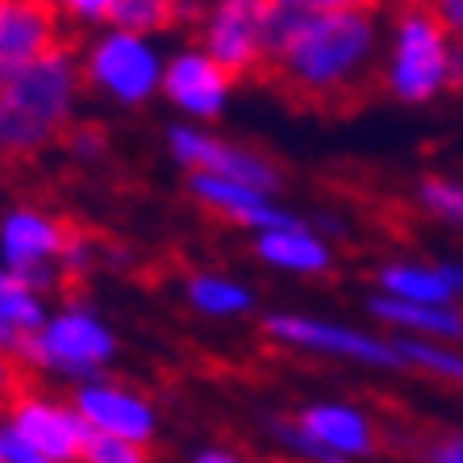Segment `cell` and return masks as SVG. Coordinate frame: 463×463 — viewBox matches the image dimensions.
I'll list each match as a JSON object with an SVG mask.
<instances>
[{
  "instance_id": "1",
  "label": "cell",
  "mask_w": 463,
  "mask_h": 463,
  "mask_svg": "<svg viewBox=\"0 0 463 463\" xmlns=\"http://www.w3.org/2000/svg\"><path fill=\"white\" fill-rule=\"evenodd\" d=\"M384 17L380 9L284 13L263 76L288 100L313 109H343L380 80Z\"/></svg>"
},
{
  "instance_id": "2",
  "label": "cell",
  "mask_w": 463,
  "mask_h": 463,
  "mask_svg": "<svg viewBox=\"0 0 463 463\" xmlns=\"http://www.w3.org/2000/svg\"><path fill=\"white\" fill-rule=\"evenodd\" d=\"M84 97L80 51L59 43L22 76L0 88V163H30L76 126Z\"/></svg>"
},
{
  "instance_id": "3",
  "label": "cell",
  "mask_w": 463,
  "mask_h": 463,
  "mask_svg": "<svg viewBox=\"0 0 463 463\" xmlns=\"http://www.w3.org/2000/svg\"><path fill=\"white\" fill-rule=\"evenodd\" d=\"M455 38L426 9L397 0L384 22V54H380V84L401 105H430L447 92Z\"/></svg>"
},
{
  "instance_id": "4",
  "label": "cell",
  "mask_w": 463,
  "mask_h": 463,
  "mask_svg": "<svg viewBox=\"0 0 463 463\" xmlns=\"http://www.w3.org/2000/svg\"><path fill=\"white\" fill-rule=\"evenodd\" d=\"M113 355H118V335L109 330V322L88 305L71 301L46 313L43 330L17 351V364L25 372H51L84 384V380H100Z\"/></svg>"
},
{
  "instance_id": "5",
  "label": "cell",
  "mask_w": 463,
  "mask_h": 463,
  "mask_svg": "<svg viewBox=\"0 0 463 463\" xmlns=\"http://www.w3.org/2000/svg\"><path fill=\"white\" fill-rule=\"evenodd\" d=\"M80 71H84V88L100 92L113 105L134 109L163 92L167 54L146 33L105 25L80 51Z\"/></svg>"
},
{
  "instance_id": "6",
  "label": "cell",
  "mask_w": 463,
  "mask_h": 463,
  "mask_svg": "<svg viewBox=\"0 0 463 463\" xmlns=\"http://www.w3.org/2000/svg\"><path fill=\"white\" fill-rule=\"evenodd\" d=\"M276 17L280 9L271 0H209L193 33L196 46L217 59L234 80L263 76L276 38Z\"/></svg>"
},
{
  "instance_id": "7",
  "label": "cell",
  "mask_w": 463,
  "mask_h": 463,
  "mask_svg": "<svg viewBox=\"0 0 463 463\" xmlns=\"http://www.w3.org/2000/svg\"><path fill=\"white\" fill-rule=\"evenodd\" d=\"M67 238H71V226L59 213L38 205H13L0 217V268L46 297L63 288L59 263H63Z\"/></svg>"
},
{
  "instance_id": "8",
  "label": "cell",
  "mask_w": 463,
  "mask_h": 463,
  "mask_svg": "<svg viewBox=\"0 0 463 463\" xmlns=\"http://www.w3.org/2000/svg\"><path fill=\"white\" fill-rule=\"evenodd\" d=\"M263 335L288 351H305V355L343 359V364L380 367V372H405L397 338H380L346 322H326V317H309V313H271L263 322Z\"/></svg>"
},
{
  "instance_id": "9",
  "label": "cell",
  "mask_w": 463,
  "mask_h": 463,
  "mask_svg": "<svg viewBox=\"0 0 463 463\" xmlns=\"http://www.w3.org/2000/svg\"><path fill=\"white\" fill-rule=\"evenodd\" d=\"M167 151L180 163L188 175H217V180H234V184H250V188H263V193H276L280 188V167L268 155L250 151V146H238V142L213 138L209 129L201 126H175L167 134Z\"/></svg>"
},
{
  "instance_id": "10",
  "label": "cell",
  "mask_w": 463,
  "mask_h": 463,
  "mask_svg": "<svg viewBox=\"0 0 463 463\" xmlns=\"http://www.w3.org/2000/svg\"><path fill=\"white\" fill-rule=\"evenodd\" d=\"M0 418L9 421L13 430H22L51 463H80V455H84L88 426L71 410V401H54L43 388L22 384L0 405Z\"/></svg>"
},
{
  "instance_id": "11",
  "label": "cell",
  "mask_w": 463,
  "mask_h": 463,
  "mask_svg": "<svg viewBox=\"0 0 463 463\" xmlns=\"http://www.w3.org/2000/svg\"><path fill=\"white\" fill-rule=\"evenodd\" d=\"M71 410L88 426V434H109V439H129L151 447L159 430V413L138 388L118 384V380H84L71 392Z\"/></svg>"
},
{
  "instance_id": "12",
  "label": "cell",
  "mask_w": 463,
  "mask_h": 463,
  "mask_svg": "<svg viewBox=\"0 0 463 463\" xmlns=\"http://www.w3.org/2000/svg\"><path fill=\"white\" fill-rule=\"evenodd\" d=\"M238 80L230 76L226 67L209 59L201 46H184V51L167 54V71H163V92L184 118L193 121H213L226 113L230 92H234Z\"/></svg>"
},
{
  "instance_id": "13",
  "label": "cell",
  "mask_w": 463,
  "mask_h": 463,
  "mask_svg": "<svg viewBox=\"0 0 463 463\" xmlns=\"http://www.w3.org/2000/svg\"><path fill=\"white\" fill-rule=\"evenodd\" d=\"M63 38V22L54 17L51 0H0V88L22 76Z\"/></svg>"
},
{
  "instance_id": "14",
  "label": "cell",
  "mask_w": 463,
  "mask_h": 463,
  "mask_svg": "<svg viewBox=\"0 0 463 463\" xmlns=\"http://www.w3.org/2000/svg\"><path fill=\"white\" fill-rule=\"evenodd\" d=\"M292 418L338 463H359L380 451V430L372 421V413H364L351 401H309Z\"/></svg>"
},
{
  "instance_id": "15",
  "label": "cell",
  "mask_w": 463,
  "mask_h": 463,
  "mask_svg": "<svg viewBox=\"0 0 463 463\" xmlns=\"http://www.w3.org/2000/svg\"><path fill=\"white\" fill-rule=\"evenodd\" d=\"M188 193H193V201L201 209H209L213 217H222V222H230L238 230H250V234L301 226V217L288 213L284 205H276L271 193L250 188V184L217 180V175H188Z\"/></svg>"
},
{
  "instance_id": "16",
  "label": "cell",
  "mask_w": 463,
  "mask_h": 463,
  "mask_svg": "<svg viewBox=\"0 0 463 463\" xmlns=\"http://www.w3.org/2000/svg\"><path fill=\"white\" fill-rule=\"evenodd\" d=\"M255 255L276 271H288V276H326L335 268V255H330V242L313 226H288V230H268V234H255Z\"/></svg>"
},
{
  "instance_id": "17",
  "label": "cell",
  "mask_w": 463,
  "mask_h": 463,
  "mask_svg": "<svg viewBox=\"0 0 463 463\" xmlns=\"http://www.w3.org/2000/svg\"><path fill=\"white\" fill-rule=\"evenodd\" d=\"M372 317L397 338H430V343H459L463 338V309L459 305H413L392 297H372Z\"/></svg>"
},
{
  "instance_id": "18",
  "label": "cell",
  "mask_w": 463,
  "mask_h": 463,
  "mask_svg": "<svg viewBox=\"0 0 463 463\" xmlns=\"http://www.w3.org/2000/svg\"><path fill=\"white\" fill-rule=\"evenodd\" d=\"M46 297L33 292L25 280L0 268V355H13L30 343L46 322Z\"/></svg>"
},
{
  "instance_id": "19",
  "label": "cell",
  "mask_w": 463,
  "mask_h": 463,
  "mask_svg": "<svg viewBox=\"0 0 463 463\" xmlns=\"http://www.w3.org/2000/svg\"><path fill=\"white\" fill-rule=\"evenodd\" d=\"M380 297L392 301H413V305H455V292L447 284L439 263H418V259H392L376 271Z\"/></svg>"
},
{
  "instance_id": "20",
  "label": "cell",
  "mask_w": 463,
  "mask_h": 463,
  "mask_svg": "<svg viewBox=\"0 0 463 463\" xmlns=\"http://www.w3.org/2000/svg\"><path fill=\"white\" fill-rule=\"evenodd\" d=\"M184 297L196 313L205 317H242V313L255 309V292L247 284L230 280V276H217V271H201V276H188L184 284Z\"/></svg>"
},
{
  "instance_id": "21",
  "label": "cell",
  "mask_w": 463,
  "mask_h": 463,
  "mask_svg": "<svg viewBox=\"0 0 463 463\" xmlns=\"http://www.w3.org/2000/svg\"><path fill=\"white\" fill-rule=\"evenodd\" d=\"M401 359L413 372L442 380V384H463V351L455 343H430V338H397Z\"/></svg>"
},
{
  "instance_id": "22",
  "label": "cell",
  "mask_w": 463,
  "mask_h": 463,
  "mask_svg": "<svg viewBox=\"0 0 463 463\" xmlns=\"http://www.w3.org/2000/svg\"><path fill=\"white\" fill-rule=\"evenodd\" d=\"M113 25L146 33V38H155L163 30H175V0H118Z\"/></svg>"
},
{
  "instance_id": "23",
  "label": "cell",
  "mask_w": 463,
  "mask_h": 463,
  "mask_svg": "<svg viewBox=\"0 0 463 463\" xmlns=\"http://www.w3.org/2000/svg\"><path fill=\"white\" fill-rule=\"evenodd\" d=\"M418 205L430 217L447 222V226L463 230V180H451V175H426L418 184Z\"/></svg>"
},
{
  "instance_id": "24",
  "label": "cell",
  "mask_w": 463,
  "mask_h": 463,
  "mask_svg": "<svg viewBox=\"0 0 463 463\" xmlns=\"http://www.w3.org/2000/svg\"><path fill=\"white\" fill-rule=\"evenodd\" d=\"M268 430H271V439L284 447V455H288L292 463H338V459H330V455L317 447V442L309 439V434L297 426V418H284V413H271L268 418Z\"/></svg>"
},
{
  "instance_id": "25",
  "label": "cell",
  "mask_w": 463,
  "mask_h": 463,
  "mask_svg": "<svg viewBox=\"0 0 463 463\" xmlns=\"http://www.w3.org/2000/svg\"><path fill=\"white\" fill-rule=\"evenodd\" d=\"M54 17L63 22V30H105L113 25V9L118 0H51Z\"/></svg>"
},
{
  "instance_id": "26",
  "label": "cell",
  "mask_w": 463,
  "mask_h": 463,
  "mask_svg": "<svg viewBox=\"0 0 463 463\" xmlns=\"http://www.w3.org/2000/svg\"><path fill=\"white\" fill-rule=\"evenodd\" d=\"M80 463H155L151 447L129 439H109V434H88Z\"/></svg>"
},
{
  "instance_id": "27",
  "label": "cell",
  "mask_w": 463,
  "mask_h": 463,
  "mask_svg": "<svg viewBox=\"0 0 463 463\" xmlns=\"http://www.w3.org/2000/svg\"><path fill=\"white\" fill-rule=\"evenodd\" d=\"M97 263H100L97 238L88 234V230H76V226H71V238H67V247H63V263H59V271H63V288L80 284L88 271L97 268Z\"/></svg>"
},
{
  "instance_id": "28",
  "label": "cell",
  "mask_w": 463,
  "mask_h": 463,
  "mask_svg": "<svg viewBox=\"0 0 463 463\" xmlns=\"http://www.w3.org/2000/svg\"><path fill=\"white\" fill-rule=\"evenodd\" d=\"M0 463H51L22 430H13L9 421L0 418Z\"/></svg>"
},
{
  "instance_id": "29",
  "label": "cell",
  "mask_w": 463,
  "mask_h": 463,
  "mask_svg": "<svg viewBox=\"0 0 463 463\" xmlns=\"http://www.w3.org/2000/svg\"><path fill=\"white\" fill-rule=\"evenodd\" d=\"M418 9H426L455 43H463V0H410Z\"/></svg>"
},
{
  "instance_id": "30",
  "label": "cell",
  "mask_w": 463,
  "mask_h": 463,
  "mask_svg": "<svg viewBox=\"0 0 463 463\" xmlns=\"http://www.w3.org/2000/svg\"><path fill=\"white\" fill-rule=\"evenodd\" d=\"M284 13H346V9H380V0H271Z\"/></svg>"
},
{
  "instance_id": "31",
  "label": "cell",
  "mask_w": 463,
  "mask_h": 463,
  "mask_svg": "<svg viewBox=\"0 0 463 463\" xmlns=\"http://www.w3.org/2000/svg\"><path fill=\"white\" fill-rule=\"evenodd\" d=\"M67 151L76 155L80 163H92L105 155V134H100L97 126H71V134H67Z\"/></svg>"
},
{
  "instance_id": "32",
  "label": "cell",
  "mask_w": 463,
  "mask_h": 463,
  "mask_svg": "<svg viewBox=\"0 0 463 463\" xmlns=\"http://www.w3.org/2000/svg\"><path fill=\"white\" fill-rule=\"evenodd\" d=\"M426 463H463V430L434 442L430 451H426Z\"/></svg>"
},
{
  "instance_id": "33",
  "label": "cell",
  "mask_w": 463,
  "mask_h": 463,
  "mask_svg": "<svg viewBox=\"0 0 463 463\" xmlns=\"http://www.w3.org/2000/svg\"><path fill=\"white\" fill-rule=\"evenodd\" d=\"M188 463H250V459L242 451H234V447H201Z\"/></svg>"
},
{
  "instance_id": "34",
  "label": "cell",
  "mask_w": 463,
  "mask_h": 463,
  "mask_svg": "<svg viewBox=\"0 0 463 463\" xmlns=\"http://www.w3.org/2000/svg\"><path fill=\"white\" fill-rule=\"evenodd\" d=\"M447 92L463 97V43H455V51H451V76H447Z\"/></svg>"
},
{
  "instance_id": "35",
  "label": "cell",
  "mask_w": 463,
  "mask_h": 463,
  "mask_svg": "<svg viewBox=\"0 0 463 463\" xmlns=\"http://www.w3.org/2000/svg\"><path fill=\"white\" fill-rule=\"evenodd\" d=\"M442 268V276H447V284H451V292H455V301L463 297V263L459 259H447V263H439Z\"/></svg>"
}]
</instances>
